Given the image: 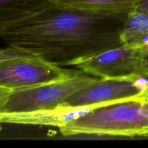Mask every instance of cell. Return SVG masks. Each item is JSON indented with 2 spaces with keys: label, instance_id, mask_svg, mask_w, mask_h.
Returning a JSON list of instances; mask_svg holds the SVG:
<instances>
[{
  "label": "cell",
  "instance_id": "1",
  "mask_svg": "<svg viewBox=\"0 0 148 148\" xmlns=\"http://www.w3.org/2000/svg\"><path fill=\"white\" fill-rule=\"evenodd\" d=\"M128 12H98L52 3L6 27L0 36L18 48L59 66L76 63L121 46L120 34Z\"/></svg>",
  "mask_w": 148,
  "mask_h": 148
},
{
  "label": "cell",
  "instance_id": "2",
  "mask_svg": "<svg viewBox=\"0 0 148 148\" xmlns=\"http://www.w3.org/2000/svg\"><path fill=\"white\" fill-rule=\"evenodd\" d=\"M64 136L78 134L146 137L148 99H132L99 107L59 128Z\"/></svg>",
  "mask_w": 148,
  "mask_h": 148
},
{
  "label": "cell",
  "instance_id": "3",
  "mask_svg": "<svg viewBox=\"0 0 148 148\" xmlns=\"http://www.w3.org/2000/svg\"><path fill=\"white\" fill-rule=\"evenodd\" d=\"M98 79L80 71L56 82L7 91L0 96V114L55 109L74 93Z\"/></svg>",
  "mask_w": 148,
  "mask_h": 148
},
{
  "label": "cell",
  "instance_id": "4",
  "mask_svg": "<svg viewBox=\"0 0 148 148\" xmlns=\"http://www.w3.org/2000/svg\"><path fill=\"white\" fill-rule=\"evenodd\" d=\"M132 99H148L147 77L99 78L71 95L60 106L75 108L98 104H113Z\"/></svg>",
  "mask_w": 148,
  "mask_h": 148
},
{
  "label": "cell",
  "instance_id": "5",
  "mask_svg": "<svg viewBox=\"0 0 148 148\" xmlns=\"http://www.w3.org/2000/svg\"><path fill=\"white\" fill-rule=\"evenodd\" d=\"M79 69H63L38 56L0 62V87L8 90L30 88L71 77Z\"/></svg>",
  "mask_w": 148,
  "mask_h": 148
},
{
  "label": "cell",
  "instance_id": "6",
  "mask_svg": "<svg viewBox=\"0 0 148 148\" xmlns=\"http://www.w3.org/2000/svg\"><path fill=\"white\" fill-rule=\"evenodd\" d=\"M73 66L99 78L147 76L143 47L121 45L83 59Z\"/></svg>",
  "mask_w": 148,
  "mask_h": 148
},
{
  "label": "cell",
  "instance_id": "7",
  "mask_svg": "<svg viewBox=\"0 0 148 148\" xmlns=\"http://www.w3.org/2000/svg\"><path fill=\"white\" fill-rule=\"evenodd\" d=\"M106 104L87 106L81 107L60 106L55 109L33 111L20 114H0V124H25V125H43L61 127L79 117L88 114L90 111Z\"/></svg>",
  "mask_w": 148,
  "mask_h": 148
},
{
  "label": "cell",
  "instance_id": "8",
  "mask_svg": "<svg viewBox=\"0 0 148 148\" xmlns=\"http://www.w3.org/2000/svg\"><path fill=\"white\" fill-rule=\"evenodd\" d=\"M52 0H0V33L12 23L49 7Z\"/></svg>",
  "mask_w": 148,
  "mask_h": 148
},
{
  "label": "cell",
  "instance_id": "9",
  "mask_svg": "<svg viewBox=\"0 0 148 148\" xmlns=\"http://www.w3.org/2000/svg\"><path fill=\"white\" fill-rule=\"evenodd\" d=\"M120 38L122 45L142 48L148 44V15L132 10L128 12Z\"/></svg>",
  "mask_w": 148,
  "mask_h": 148
},
{
  "label": "cell",
  "instance_id": "10",
  "mask_svg": "<svg viewBox=\"0 0 148 148\" xmlns=\"http://www.w3.org/2000/svg\"><path fill=\"white\" fill-rule=\"evenodd\" d=\"M61 7L98 12H119L133 10L137 0H52Z\"/></svg>",
  "mask_w": 148,
  "mask_h": 148
},
{
  "label": "cell",
  "instance_id": "11",
  "mask_svg": "<svg viewBox=\"0 0 148 148\" xmlns=\"http://www.w3.org/2000/svg\"><path fill=\"white\" fill-rule=\"evenodd\" d=\"M36 56L23 49L8 46L5 49H0V62L11 59H20V58Z\"/></svg>",
  "mask_w": 148,
  "mask_h": 148
},
{
  "label": "cell",
  "instance_id": "12",
  "mask_svg": "<svg viewBox=\"0 0 148 148\" xmlns=\"http://www.w3.org/2000/svg\"><path fill=\"white\" fill-rule=\"evenodd\" d=\"M133 10L148 15V0H137Z\"/></svg>",
  "mask_w": 148,
  "mask_h": 148
},
{
  "label": "cell",
  "instance_id": "13",
  "mask_svg": "<svg viewBox=\"0 0 148 148\" xmlns=\"http://www.w3.org/2000/svg\"><path fill=\"white\" fill-rule=\"evenodd\" d=\"M143 53H144V59L145 62L146 69H147V77H148V44L147 46L143 47Z\"/></svg>",
  "mask_w": 148,
  "mask_h": 148
},
{
  "label": "cell",
  "instance_id": "14",
  "mask_svg": "<svg viewBox=\"0 0 148 148\" xmlns=\"http://www.w3.org/2000/svg\"><path fill=\"white\" fill-rule=\"evenodd\" d=\"M10 90H11L6 89V88H1V87H0V96H1V95H3L4 93H5V92H7V91H10Z\"/></svg>",
  "mask_w": 148,
  "mask_h": 148
},
{
  "label": "cell",
  "instance_id": "15",
  "mask_svg": "<svg viewBox=\"0 0 148 148\" xmlns=\"http://www.w3.org/2000/svg\"><path fill=\"white\" fill-rule=\"evenodd\" d=\"M1 130V126H0V130Z\"/></svg>",
  "mask_w": 148,
  "mask_h": 148
},
{
  "label": "cell",
  "instance_id": "16",
  "mask_svg": "<svg viewBox=\"0 0 148 148\" xmlns=\"http://www.w3.org/2000/svg\"><path fill=\"white\" fill-rule=\"evenodd\" d=\"M147 137V138H148V135L147 136V137Z\"/></svg>",
  "mask_w": 148,
  "mask_h": 148
}]
</instances>
